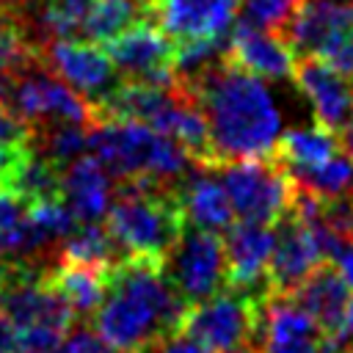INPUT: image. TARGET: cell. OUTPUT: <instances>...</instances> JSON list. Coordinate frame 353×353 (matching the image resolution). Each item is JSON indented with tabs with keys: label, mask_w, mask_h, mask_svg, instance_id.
<instances>
[{
	"label": "cell",
	"mask_w": 353,
	"mask_h": 353,
	"mask_svg": "<svg viewBox=\"0 0 353 353\" xmlns=\"http://www.w3.org/2000/svg\"><path fill=\"white\" fill-rule=\"evenodd\" d=\"M176 83L207 119L215 165L273 152L281 135V116L262 77L245 72L223 52L201 74Z\"/></svg>",
	"instance_id": "obj_1"
},
{
	"label": "cell",
	"mask_w": 353,
	"mask_h": 353,
	"mask_svg": "<svg viewBox=\"0 0 353 353\" xmlns=\"http://www.w3.org/2000/svg\"><path fill=\"white\" fill-rule=\"evenodd\" d=\"M188 309V301L168 281L160 259L124 256L108 270V292L91 325L119 353H141L160 336L176 331Z\"/></svg>",
	"instance_id": "obj_2"
},
{
	"label": "cell",
	"mask_w": 353,
	"mask_h": 353,
	"mask_svg": "<svg viewBox=\"0 0 353 353\" xmlns=\"http://www.w3.org/2000/svg\"><path fill=\"white\" fill-rule=\"evenodd\" d=\"M185 223L176 185L149 176L116 182L105 226L127 256H152L163 262Z\"/></svg>",
	"instance_id": "obj_3"
},
{
	"label": "cell",
	"mask_w": 353,
	"mask_h": 353,
	"mask_svg": "<svg viewBox=\"0 0 353 353\" xmlns=\"http://www.w3.org/2000/svg\"><path fill=\"white\" fill-rule=\"evenodd\" d=\"M85 149L108 168L116 182L149 176L168 185H179L196 165L174 138L157 132L143 121H91Z\"/></svg>",
	"instance_id": "obj_4"
},
{
	"label": "cell",
	"mask_w": 353,
	"mask_h": 353,
	"mask_svg": "<svg viewBox=\"0 0 353 353\" xmlns=\"http://www.w3.org/2000/svg\"><path fill=\"white\" fill-rule=\"evenodd\" d=\"M262 301L245 290L223 287L193 303L179 328L204 342L212 353H262Z\"/></svg>",
	"instance_id": "obj_5"
},
{
	"label": "cell",
	"mask_w": 353,
	"mask_h": 353,
	"mask_svg": "<svg viewBox=\"0 0 353 353\" xmlns=\"http://www.w3.org/2000/svg\"><path fill=\"white\" fill-rule=\"evenodd\" d=\"M215 171L237 221L276 223V218L290 207L292 179L273 152L265 157L226 160L218 163Z\"/></svg>",
	"instance_id": "obj_6"
},
{
	"label": "cell",
	"mask_w": 353,
	"mask_h": 353,
	"mask_svg": "<svg viewBox=\"0 0 353 353\" xmlns=\"http://www.w3.org/2000/svg\"><path fill=\"white\" fill-rule=\"evenodd\" d=\"M163 270L188 306L226 287V256L218 232L185 223L179 240L163 259Z\"/></svg>",
	"instance_id": "obj_7"
},
{
	"label": "cell",
	"mask_w": 353,
	"mask_h": 353,
	"mask_svg": "<svg viewBox=\"0 0 353 353\" xmlns=\"http://www.w3.org/2000/svg\"><path fill=\"white\" fill-rule=\"evenodd\" d=\"M41 61L52 74L72 85L91 105V110L121 83V74L113 66L108 50L91 39H47L41 41Z\"/></svg>",
	"instance_id": "obj_8"
},
{
	"label": "cell",
	"mask_w": 353,
	"mask_h": 353,
	"mask_svg": "<svg viewBox=\"0 0 353 353\" xmlns=\"http://www.w3.org/2000/svg\"><path fill=\"white\" fill-rule=\"evenodd\" d=\"M124 80H141L152 85H176L174 47L176 41L152 19H141L108 44H102Z\"/></svg>",
	"instance_id": "obj_9"
},
{
	"label": "cell",
	"mask_w": 353,
	"mask_h": 353,
	"mask_svg": "<svg viewBox=\"0 0 353 353\" xmlns=\"http://www.w3.org/2000/svg\"><path fill=\"white\" fill-rule=\"evenodd\" d=\"M290 52L328 55L339 41L353 36V0H298L292 17L279 30Z\"/></svg>",
	"instance_id": "obj_10"
},
{
	"label": "cell",
	"mask_w": 353,
	"mask_h": 353,
	"mask_svg": "<svg viewBox=\"0 0 353 353\" xmlns=\"http://www.w3.org/2000/svg\"><path fill=\"white\" fill-rule=\"evenodd\" d=\"M273 229H276V243L268 262V284L270 292L276 295H292L303 284V279L325 259L320 254V245L309 223L290 207L276 218Z\"/></svg>",
	"instance_id": "obj_11"
},
{
	"label": "cell",
	"mask_w": 353,
	"mask_h": 353,
	"mask_svg": "<svg viewBox=\"0 0 353 353\" xmlns=\"http://www.w3.org/2000/svg\"><path fill=\"white\" fill-rule=\"evenodd\" d=\"M273 243H276L273 223H256V221L232 223L223 237L226 287L245 290L251 295L265 298L270 292L268 262L273 254Z\"/></svg>",
	"instance_id": "obj_12"
},
{
	"label": "cell",
	"mask_w": 353,
	"mask_h": 353,
	"mask_svg": "<svg viewBox=\"0 0 353 353\" xmlns=\"http://www.w3.org/2000/svg\"><path fill=\"white\" fill-rule=\"evenodd\" d=\"M298 91L312 102L314 116L328 130L339 132L353 121V77L336 72L320 55H298L292 74Z\"/></svg>",
	"instance_id": "obj_13"
},
{
	"label": "cell",
	"mask_w": 353,
	"mask_h": 353,
	"mask_svg": "<svg viewBox=\"0 0 353 353\" xmlns=\"http://www.w3.org/2000/svg\"><path fill=\"white\" fill-rule=\"evenodd\" d=\"M262 353H320L325 331L317 320L292 298L268 292L262 301Z\"/></svg>",
	"instance_id": "obj_14"
},
{
	"label": "cell",
	"mask_w": 353,
	"mask_h": 353,
	"mask_svg": "<svg viewBox=\"0 0 353 353\" xmlns=\"http://www.w3.org/2000/svg\"><path fill=\"white\" fill-rule=\"evenodd\" d=\"M116 179L94 154H80L61 174V196L80 223L102 221L113 201Z\"/></svg>",
	"instance_id": "obj_15"
},
{
	"label": "cell",
	"mask_w": 353,
	"mask_h": 353,
	"mask_svg": "<svg viewBox=\"0 0 353 353\" xmlns=\"http://www.w3.org/2000/svg\"><path fill=\"white\" fill-rule=\"evenodd\" d=\"M226 55L243 66L245 72L262 77V80H281L292 74L295 55L284 44V39L273 30H259L234 22L226 39Z\"/></svg>",
	"instance_id": "obj_16"
},
{
	"label": "cell",
	"mask_w": 353,
	"mask_h": 353,
	"mask_svg": "<svg viewBox=\"0 0 353 353\" xmlns=\"http://www.w3.org/2000/svg\"><path fill=\"white\" fill-rule=\"evenodd\" d=\"M292 298L317 320V325L325 331L328 339L339 336L345 309L350 301V284L342 279L334 262H320L292 292Z\"/></svg>",
	"instance_id": "obj_17"
},
{
	"label": "cell",
	"mask_w": 353,
	"mask_h": 353,
	"mask_svg": "<svg viewBox=\"0 0 353 353\" xmlns=\"http://www.w3.org/2000/svg\"><path fill=\"white\" fill-rule=\"evenodd\" d=\"M185 221L190 226L207 229V232H226L232 226L234 210L229 204V196L215 174V168L196 165V174H188L176 185Z\"/></svg>",
	"instance_id": "obj_18"
},
{
	"label": "cell",
	"mask_w": 353,
	"mask_h": 353,
	"mask_svg": "<svg viewBox=\"0 0 353 353\" xmlns=\"http://www.w3.org/2000/svg\"><path fill=\"white\" fill-rule=\"evenodd\" d=\"M47 281L69 301L77 320H91L94 312L99 309V303L105 301V292H108V270L66 262L61 256L52 265Z\"/></svg>",
	"instance_id": "obj_19"
},
{
	"label": "cell",
	"mask_w": 353,
	"mask_h": 353,
	"mask_svg": "<svg viewBox=\"0 0 353 353\" xmlns=\"http://www.w3.org/2000/svg\"><path fill=\"white\" fill-rule=\"evenodd\" d=\"M336 149H339L336 132L317 121L312 127H295L281 132L273 146V157L284 165V171H292V168L320 165L331 154H336Z\"/></svg>",
	"instance_id": "obj_20"
},
{
	"label": "cell",
	"mask_w": 353,
	"mask_h": 353,
	"mask_svg": "<svg viewBox=\"0 0 353 353\" xmlns=\"http://www.w3.org/2000/svg\"><path fill=\"white\" fill-rule=\"evenodd\" d=\"M58 256L66 262L110 270L127 254L121 251V245L102 221H88V223H77V229L58 243Z\"/></svg>",
	"instance_id": "obj_21"
},
{
	"label": "cell",
	"mask_w": 353,
	"mask_h": 353,
	"mask_svg": "<svg viewBox=\"0 0 353 353\" xmlns=\"http://www.w3.org/2000/svg\"><path fill=\"white\" fill-rule=\"evenodd\" d=\"M141 19H146V0H91L80 30L85 39L108 44Z\"/></svg>",
	"instance_id": "obj_22"
},
{
	"label": "cell",
	"mask_w": 353,
	"mask_h": 353,
	"mask_svg": "<svg viewBox=\"0 0 353 353\" xmlns=\"http://www.w3.org/2000/svg\"><path fill=\"white\" fill-rule=\"evenodd\" d=\"M290 179L320 199H339L353 196V160L345 152L331 154L325 163L312 168H292L287 171Z\"/></svg>",
	"instance_id": "obj_23"
},
{
	"label": "cell",
	"mask_w": 353,
	"mask_h": 353,
	"mask_svg": "<svg viewBox=\"0 0 353 353\" xmlns=\"http://www.w3.org/2000/svg\"><path fill=\"white\" fill-rule=\"evenodd\" d=\"M88 141V124L77 121H47L33 130V149L50 157L55 165L66 168L77 160Z\"/></svg>",
	"instance_id": "obj_24"
},
{
	"label": "cell",
	"mask_w": 353,
	"mask_h": 353,
	"mask_svg": "<svg viewBox=\"0 0 353 353\" xmlns=\"http://www.w3.org/2000/svg\"><path fill=\"white\" fill-rule=\"evenodd\" d=\"M295 6H298V0H240L234 22L279 33L287 25V19L292 17Z\"/></svg>",
	"instance_id": "obj_25"
},
{
	"label": "cell",
	"mask_w": 353,
	"mask_h": 353,
	"mask_svg": "<svg viewBox=\"0 0 353 353\" xmlns=\"http://www.w3.org/2000/svg\"><path fill=\"white\" fill-rule=\"evenodd\" d=\"M33 146V132L30 127L17 119L6 105H0V176L19 163Z\"/></svg>",
	"instance_id": "obj_26"
},
{
	"label": "cell",
	"mask_w": 353,
	"mask_h": 353,
	"mask_svg": "<svg viewBox=\"0 0 353 353\" xmlns=\"http://www.w3.org/2000/svg\"><path fill=\"white\" fill-rule=\"evenodd\" d=\"M63 345H66L69 353H119L97 331H91L85 323H74L69 328V334L63 336Z\"/></svg>",
	"instance_id": "obj_27"
},
{
	"label": "cell",
	"mask_w": 353,
	"mask_h": 353,
	"mask_svg": "<svg viewBox=\"0 0 353 353\" xmlns=\"http://www.w3.org/2000/svg\"><path fill=\"white\" fill-rule=\"evenodd\" d=\"M141 353H212V350L204 342H199L193 334H188L185 328H176V331L160 336L157 342H152Z\"/></svg>",
	"instance_id": "obj_28"
},
{
	"label": "cell",
	"mask_w": 353,
	"mask_h": 353,
	"mask_svg": "<svg viewBox=\"0 0 353 353\" xmlns=\"http://www.w3.org/2000/svg\"><path fill=\"white\" fill-rule=\"evenodd\" d=\"M28 218V201L0 182V234L17 229Z\"/></svg>",
	"instance_id": "obj_29"
},
{
	"label": "cell",
	"mask_w": 353,
	"mask_h": 353,
	"mask_svg": "<svg viewBox=\"0 0 353 353\" xmlns=\"http://www.w3.org/2000/svg\"><path fill=\"white\" fill-rule=\"evenodd\" d=\"M331 262L336 265V270L342 273V279L350 284V290H353V237H345L342 243H339V248H336V254L331 256Z\"/></svg>",
	"instance_id": "obj_30"
},
{
	"label": "cell",
	"mask_w": 353,
	"mask_h": 353,
	"mask_svg": "<svg viewBox=\"0 0 353 353\" xmlns=\"http://www.w3.org/2000/svg\"><path fill=\"white\" fill-rule=\"evenodd\" d=\"M0 353H17V328L0 312Z\"/></svg>",
	"instance_id": "obj_31"
},
{
	"label": "cell",
	"mask_w": 353,
	"mask_h": 353,
	"mask_svg": "<svg viewBox=\"0 0 353 353\" xmlns=\"http://www.w3.org/2000/svg\"><path fill=\"white\" fill-rule=\"evenodd\" d=\"M33 6H36V0H0V8H3V11H14V14H19V17H25Z\"/></svg>",
	"instance_id": "obj_32"
},
{
	"label": "cell",
	"mask_w": 353,
	"mask_h": 353,
	"mask_svg": "<svg viewBox=\"0 0 353 353\" xmlns=\"http://www.w3.org/2000/svg\"><path fill=\"white\" fill-rule=\"evenodd\" d=\"M320 353H353V342L350 339H325Z\"/></svg>",
	"instance_id": "obj_33"
},
{
	"label": "cell",
	"mask_w": 353,
	"mask_h": 353,
	"mask_svg": "<svg viewBox=\"0 0 353 353\" xmlns=\"http://www.w3.org/2000/svg\"><path fill=\"white\" fill-rule=\"evenodd\" d=\"M336 138H339V146H342V152L353 160V121L350 124H345L339 132H336Z\"/></svg>",
	"instance_id": "obj_34"
},
{
	"label": "cell",
	"mask_w": 353,
	"mask_h": 353,
	"mask_svg": "<svg viewBox=\"0 0 353 353\" xmlns=\"http://www.w3.org/2000/svg\"><path fill=\"white\" fill-rule=\"evenodd\" d=\"M353 336V295L347 301V309H345V320H342V331L336 339H350Z\"/></svg>",
	"instance_id": "obj_35"
},
{
	"label": "cell",
	"mask_w": 353,
	"mask_h": 353,
	"mask_svg": "<svg viewBox=\"0 0 353 353\" xmlns=\"http://www.w3.org/2000/svg\"><path fill=\"white\" fill-rule=\"evenodd\" d=\"M22 353H69V350L61 342V345H50V347H39V350H22Z\"/></svg>",
	"instance_id": "obj_36"
},
{
	"label": "cell",
	"mask_w": 353,
	"mask_h": 353,
	"mask_svg": "<svg viewBox=\"0 0 353 353\" xmlns=\"http://www.w3.org/2000/svg\"><path fill=\"white\" fill-rule=\"evenodd\" d=\"M6 273H8V262L0 256V292H3V287H6Z\"/></svg>",
	"instance_id": "obj_37"
},
{
	"label": "cell",
	"mask_w": 353,
	"mask_h": 353,
	"mask_svg": "<svg viewBox=\"0 0 353 353\" xmlns=\"http://www.w3.org/2000/svg\"><path fill=\"white\" fill-rule=\"evenodd\" d=\"M66 3H77V6H85V8H88V3H91V0H66Z\"/></svg>",
	"instance_id": "obj_38"
}]
</instances>
